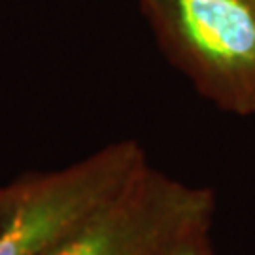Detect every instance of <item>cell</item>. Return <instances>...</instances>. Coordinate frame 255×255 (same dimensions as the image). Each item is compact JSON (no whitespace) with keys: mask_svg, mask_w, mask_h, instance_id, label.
I'll return each instance as SVG.
<instances>
[{"mask_svg":"<svg viewBox=\"0 0 255 255\" xmlns=\"http://www.w3.org/2000/svg\"><path fill=\"white\" fill-rule=\"evenodd\" d=\"M168 61L204 99L240 118L255 114L254 0H140Z\"/></svg>","mask_w":255,"mask_h":255,"instance_id":"1","label":"cell"},{"mask_svg":"<svg viewBox=\"0 0 255 255\" xmlns=\"http://www.w3.org/2000/svg\"><path fill=\"white\" fill-rule=\"evenodd\" d=\"M146 164L138 142L121 140L61 170L27 174L2 187L0 255H51Z\"/></svg>","mask_w":255,"mask_h":255,"instance_id":"2","label":"cell"},{"mask_svg":"<svg viewBox=\"0 0 255 255\" xmlns=\"http://www.w3.org/2000/svg\"><path fill=\"white\" fill-rule=\"evenodd\" d=\"M216 195L155 170L149 163L63 240L51 255H166L212 227Z\"/></svg>","mask_w":255,"mask_h":255,"instance_id":"3","label":"cell"},{"mask_svg":"<svg viewBox=\"0 0 255 255\" xmlns=\"http://www.w3.org/2000/svg\"><path fill=\"white\" fill-rule=\"evenodd\" d=\"M166 255H214L210 244V229L195 231L174 244Z\"/></svg>","mask_w":255,"mask_h":255,"instance_id":"4","label":"cell"},{"mask_svg":"<svg viewBox=\"0 0 255 255\" xmlns=\"http://www.w3.org/2000/svg\"><path fill=\"white\" fill-rule=\"evenodd\" d=\"M0 202H2V187H0Z\"/></svg>","mask_w":255,"mask_h":255,"instance_id":"5","label":"cell"},{"mask_svg":"<svg viewBox=\"0 0 255 255\" xmlns=\"http://www.w3.org/2000/svg\"><path fill=\"white\" fill-rule=\"evenodd\" d=\"M254 2H255V0H254Z\"/></svg>","mask_w":255,"mask_h":255,"instance_id":"6","label":"cell"}]
</instances>
